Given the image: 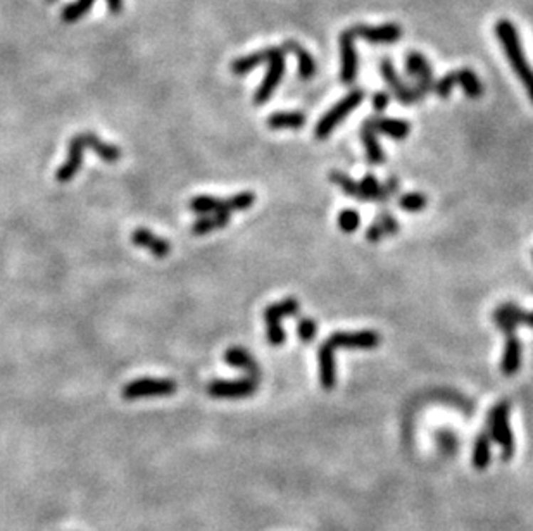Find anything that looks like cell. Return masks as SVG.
Returning a JSON list of instances; mask_svg holds the SVG:
<instances>
[{"label": "cell", "instance_id": "obj_35", "mask_svg": "<svg viewBox=\"0 0 533 531\" xmlns=\"http://www.w3.org/2000/svg\"><path fill=\"white\" fill-rule=\"evenodd\" d=\"M318 335V325L316 321H312L311 317H300L299 325H297V337L300 342L309 343L312 342Z\"/></svg>", "mask_w": 533, "mask_h": 531}, {"label": "cell", "instance_id": "obj_39", "mask_svg": "<svg viewBox=\"0 0 533 531\" xmlns=\"http://www.w3.org/2000/svg\"><path fill=\"white\" fill-rule=\"evenodd\" d=\"M384 236H385L384 231H381V228L378 226L376 221H374L371 226L366 230V240H368V242H371V243H378L380 240H384Z\"/></svg>", "mask_w": 533, "mask_h": 531}, {"label": "cell", "instance_id": "obj_11", "mask_svg": "<svg viewBox=\"0 0 533 531\" xmlns=\"http://www.w3.org/2000/svg\"><path fill=\"white\" fill-rule=\"evenodd\" d=\"M85 142L81 138V135H76V137L71 138L68 147V157L66 161L60 164L59 169H57L56 178L59 183H68L71 182L73 178L76 177V173L80 171L81 164H83V150H85Z\"/></svg>", "mask_w": 533, "mask_h": 531}, {"label": "cell", "instance_id": "obj_8", "mask_svg": "<svg viewBox=\"0 0 533 531\" xmlns=\"http://www.w3.org/2000/svg\"><path fill=\"white\" fill-rule=\"evenodd\" d=\"M258 391V379L243 378L235 382L216 379L207 385V394L214 399H243L250 397Z\"/></svg>", "mask_w": 533, "mask_h": 531}, {"label": "cell", "instance_id": "obj_23", "mask_svg": "<svg viewBox=\"0 0 533 531\" xmlns=\"http://www.w3.org/2000/svg\"><path fill=\"white\" fill-rule=\"evenodd\" d=\"M231 214L230 212H216V214H207L202 216L201 219L194 223L192 233L194 235H206V233L221 230L230 223Z\"/></svg>", "mask_w": 533, "mask_h": 531}, {"label": "cell", "instance_id": "obj_13", "mask_svg": "<svg viewBox=\"0 0 533 531\" xmlns=\"http://www.w3.org/2000/svg\"><path fill=\"white\" fill-rule=\"evenodd\" d=\"M282 51H283V47H268V48H263V51L252 52V54L249 56H243V57H238V59H235L233 63H231L230 69L233 75L243 76V75H247V73H250L252 69L261 66V64H268L273 57Z\"/></svg>", "mask_w": 533, "mask_h": 531}, {"label": "cell", "instance_id": "obj_41", "mask_svg": "<svg viewBox=\"0 0 533 531\" xmlns=\"http://www.w3.org/2000/svg\"><path fill=\"white\" fill-rule=\"evenodd\" d=\"M384 189H385L386 195H389V197H394V195H397L399 190H401V185H399V179L397 178H389L384 183Z\"/></svg>", "mask_w": 533, "mask_h": 531}, {"label": "cell", "instance_id": "obj_22", "mask_svg": "<svg viewBox=\"0 0 533 531\" xmlns=\"http://www.w3.org/2000/svg\"><path fill=\"white\" fill-rule=\"evenodd\" d=\"M268 128L270 130H300L307 120L302 112H275L268 117Z\"/></svg>", "mask_w": 533, "mask_h": 531}, {"label": "cell", "instance_id": "obj_19", "mask_svg": "<svg viewBox=\"0 0 533 531\" xmlns=\"http://www.w3.org/2000/svg\"><path fill=\"white\" fill-rule=\"evenodd\" d=\"M522 359H523V345L518 338L512 335L507 337L506 347H504L502 352V361H500V369L506 377L518 373V369L522 367Z\"/></svg>", "mask_w": 533, "mask_h": 531}, {"label": "cell", "instance_id": "obj_10", "mask_svg": "<svg viewBox=\"0 0 533 531\" xmlns=\"http://www.w3.org/2000/svg\"><path fill=\"white\" fill-rule=\"evenodd\" d=\"M356 38H363L371 43H394L402 38V28L396 23H385L380 26H366L357 24L351 28Z\"/></svg>", "mask_w": 533, "mask_h": 531}, {"label": "cell", "instance_id": "obj_30", "mask_svg": "<svg viewBox=\"0 0 533 531\" xmlns=\"http://www.w3.org/2000/svg\"><path fill=\"white\" fill-rule=\"evenodd\" d=\"M329 179H332V183H335L337 186H340V189L344 190L345 194L351 195L352 199H357V200H361V202H366L363 189H361V183L354 182L352 178L347 177V174L340 173V171H332V173H329Z\"/></svg>", "mask_w": 533, "mask_h": 531}, {"label": "cell", "instance_id": "obj_32", "mask_svg": "<svg viewBox=\"0 0 533 531\" xmlns=\"http://www.w3.org/2000/svg\"><path fill=\"white\" fill-rule=\"evenodd\" d=\"M428 206V199L426 195L420 191H411V194H402L399 197V207L406 212H420Z\"/></svg>", "mask_w": 533, "mask_h": 531}, {"label": "cell", "instance_id": "obj_1", "mask_svg": "<svg viewBox=\"0 0 533 531\" xmlns=\"http://www.w3.org/2000/svg\"><path fill=\"white\" fill-rule=\"evenodd\" d=\"M495 35L502 47L504 54H506L507 61H510L512 71L516 73V76L522 80V83L527 88L528 97H530L533 104V69L528 64L527 56H524L522 40L518 36V30L512 24L510 19H499L495 23Z\"/></svg>", "mask_w": 533, "mask_h": 531}, {"label": "cell", "instance_id": "obj_18", "mask_svg": "<svg viewBox=\"0 0 533 531\" xmlns=\"http://www.w3.org/2000/svg\"><path fill=\"white\" fill-rule=\"evenodd\" d=\"M320 382L324 390H332L337 383V367H335V349L328 345L327 342L320 347Z\"/></svg>", "mask_w": 533, "mask_h": 531}, {"label": "cell", "instance_id": "obj_42", "mask_svg": "<svg viewBox=\"0 0 533 531\" xmlns=\"http://www.w3.org/2000/svg\"><path fill=\"white\" fill-rule=\"evenodd\" d=\"M105 4H107V11L112 16L121 14L125 11V0H105Z\"/></svg>", "mask_w": 533, "mask_h": 531}, {"label": "cell", "instance_id": "obj_29", "mask_svg": "<svg viewBox=\"0 0 533 531\" xmlns=\"http://www.w3.org/2000/svg\"><path fill=\"white\" fill-rule=\"evenodd\" d=\"M492 461L490 452V435L488 433H480L477 442L473 447V466L477 469H485Z\"/></svg>", "mask_w": 533, "mask_h": 531}, {"label": "cell", "instance_id": "obj_12", "mask_svg": "<svg viewBox=\"0 0 533 531\" xmlns=\"http://www.w3.org/2000/svg\"><path fill=\"white\" fill-rule=\"evenodd\" d=\"M406 71H408L409 76L416 78V87L425 95L433 90V71H431V66L428 61H426V57L421 56L420 52H409L406 56Z\"/></svg>", "mask_w": 533, "mask_h": 531}, {"label": "cell", "instance_id": "obj_2", "mask_svg": "<svg viewBox=\"0 0 533 531\" xmlns=\"http://www.w3.org/2000/svg\"><path fill=\"white\" fill-rule=\"evenodd\" d=\"M363 100H364L363 90L356 88V90H352V92H349L347 95H345L342 100L337 102V104L333 105L327 114H323V117H321L315 128L316 138L323 140V138L329 137V135L333 133V130H335L337 126H339L340 122L354 111V109L359 107V105L363 104Z\"/></svg>", "mask_w": 533, "mask_h": 531}, {"label": "cell", "instance_id": "obj_17", "mask_svg": "<svg viewBox=\"0 0 533 531\" xmlns=\"http://www.w3.org/2000/svg\"><path fill=\"white\" fill-rule=\"evenodd\" d=\"M225 362L231 367H238V369L246 371L249 378L258 379L261 378V367L254 361V357L247 352L242 347H230L225 352Z\"/></svg>", "mask_w": 533, "mask_h": 531}, {"label": "cell", "instance_id": "obj_26", "mask_svg": "<svg viewBox=\"0 0 533 531\" xmlns=\"http://www.w3.org/2000/svg\"><path fill=\"white\" fill-rule=\"evenodd\" d=\"M299 302L292 299V297H288V299H283L276 302V304L268 305V307L264 309V320L280 321L283 320V317H292L299 312Z\"/></svg>", "mask_w": 533, "mask_h": 531}, {"label": "cell", "instance_id": "obj_14", "mask_svg": "<svg viewBox=\"0 0 533 531\" xmlns=\"http://www.w3.org/2000/svg\"><path fill=\"white\" fill-rule=\"evenodd\" d=\"M524 310L516 304H502L494 312V322L506 337H512L519 325H524Z\"/></svg>", "mask_w": 533, "mask_h": 531}, {"label": "cell", "instance_id": "obj_34", "mask_svg": "<svg viewBox=\"0 0 533 531\" xmlns=\"http://www.w3.org/2000/svg\"><path fill=\"white\" fill-rule=\"evenodd\" d=\"M337 223H339V228L344 233H354L359 228L361 216L354 209H344L337 218Z\"/></svg>", "mask_w": 533, "mask_h": 531}, {"label": "cell", "instance_id": "obj_9", "mask_svg": "<svg viewBox=\"0 0 533 531\" xmlns=\"http://www.w3.org/2000/svg\"><path fill=\"white\" fill-rule=\"evenodd\" d=\"M340 80L342 83L351 85L357 78V68H359V61H357V51H356V35L352 30L342 31L340 38Z\"/></svg>", "mask_w": 533, "mask_h": 531}, {"label": "cell", "instance_id": "obj_25", "mask_svg": "<svg viewBox=\"0 0 533 531\" xmlns=\"http://www.w3.org/2000/svg\"><path fill=\"white\" fill-rule=\"evenodd\" d=\"M455 75H458V85L463 88V92H465L470 99H480V97L483 95V83L482 80L475 75L473 69H459V71H455Z\"/></svg>", "mask_w": 533, "mask_h": 531}, {"label": "cell", "instance_id": "obj_27", "mask_svg": "<svg viewBox=\"0 0 533 531\" xmlns=\"http://www.w3.org/2000/svg\"><path fill=\"white\" fill-rule=\"evenodd\" d=\"M190 209L202 216L216 214V212H226L225 200L213 197V195H197V197L190 200Z\"/></svg>", "mask_w": 533, "mask_h": 531}, {"label": "cell", "instance_id": "obj_20", "mask_svg": "<svg viewBox=\"0 0 533 531\" xmlns=\"http://www.w3.org/2000/svg\"><path fill=\"white\" fill-rule=\"evenodd\" d=\"M285 52H292L297 57V68H299L300 80H311L316 75V61L300 43L288 40L283 43Z\"/></svg>", "mask_w": 533, "mask_h": 531}, {"label": "cell", "instance_id": "obj_4", "mask_svg": "<svg viewBox=\"0 0 533 531\" xmlns=\"http://www.w3.org/2000/svg\"><path fill=\"white\" fill-rule=\"evenodd\" d=\"M176 391V383L173 379L142 378L130 382L123 388V397L126 400L145 399V397H168Z\"/></svg>", "mask_w": 533, "mask_h": 531}, {"label": "cell", "instance_id": "obj_6", "mask_svg": "<svg viewBox=\"0 0 533 531\" xmlns=\"http://www.w3.org/2000/svg\"><path fill=\"white\" fill-rule=\"evenodd\" d=\"M380 73H381V76H384V80L386 81V85H389V87L392 88V92L396 93V97L401 104H404V105L418 104V102L425 97V93H423L420 88L408 87V85L401 80V76L396 73V68H394L392 61H390L389 57H385V59L380 63Z\"/></svg>", "mask_w": 533, "mask_h": 531}, {"label": "cell", "instance_id": "obj_15", "mask_svg": "<svg viewBox=\"0 0 533 531\" xmlns=\"http://www.w3.org/2000/svg\"><path fill=\"white\" fill-rule=\"evenodd\" d=\"M363 126L373 130L374 133H384L386 137L396 138V140H402L411 132V125L408 121L392 120V117H369L368 121H364Z\"/></svg>", "mask_w": 533, "mask_h": 531}, {"label": "cell", "instance_id": "obj_24", "mask_svg": "<svg viewBox=\"0 0 533 531\" xmlns=\"http://www.w3.org/2000/svg\"><path fill=\"white\" fill-rule=\"evenodd\" d=\"M361 140H363V145L366 149V157H368V161L374 166L384 164L385 159H386L385 150L381 149L380 142H378V138H376V133H374L373 130H369V128H366V126H363V128H361Z\"/></svg>", "mask_w": 533, "mask_h": 531}, {"label": "cell", "instance_id": "obj_43", "mask_svg": "<svg viewBox=\"0 0 533 531\" xmlns=\"http://www.w3.org/2000/svg\"><path fill=\"white\" fill-rule=\"evenodd\" d=\"M524 325L533 328V312H527L524 314Z\"/></svg>", "mask_w": 533, "mask_h": 531}, {"label": "cell", "instance_id": "obj_5", "mask_svg": "<svg viewBox=\"0 0 533 531\" xmlns=\"http://www.w3.org/2000/svg\"><path fill=\"white\" fill-rule=\"evenodd\" d=\"M381 337L371 330L363 332H335L329 335L327 343L332 349H347V350H371L380 345Z\"/></svg>", "mask_w": 533, "mask_h": 531}, {"label": "cell", "instance_id": "obj_3", "mask_svg": "<svg viewBox=\"0 0 533 531\" xmlns=\"http://www.w3.org/2000/svg\"><path fill=\"white\" fill-rule=\"evenodd\" d=\"M510 404L500 402L488 416V430L490 436L497 442L502 451V459L510 461L514 456V436H512L511 424H510Z\"/></svg>", "mask_w": 533, "mask_h": 531}, {"label": "cell", "instance_id": "obj_16", "mask_svg": "<svg viewBox=\"0 0 533 531\" xmlns=\"http://www.w3.org/2000/svg\"><path fill=\"white\" fill-rule=\"evenodd\" d=\"M132 242L138 245V247L145 248L149 251L150 254L157 259H162V257H168L171 252V245L168 240L161 238V236L154 235L152 231L145 230V228H138L132 233Z\"/></svg>", "mask_w": 533, "mask_h": 531}, {"label": "cell", "instance_id": "obj_40", "mask_svg": "<svg viewBox=\"0 0 533 531\" xmlns=\"http://www.w3.org/2000/svg\"><path fill=\"white\" fill-rule=\"evenodd\" d=\"M389 104H390V95H389V93H385V92L374 93V97H373V107H374V111H384V109L389 107Z\"/></svg>", "mask_w": 533, "mask_h": 531}, {"label": "cell", "instance_id": "obj_31", "mask_svg": "<svg viewBox=\"0 0 533 531\" xmlns=\"http://www.w3.org/2000/svg\"><path fill=\"white\" fill-rule=\"evenodd\" d=\"M93 4H95V0H75V2H71L69 6L64 7L63 12H60V19H63L64 23L80 21V19L92 9Z\"/></svg>", "mask_w": 533, "mask_h": 531}, {"label": "cell", "instance_id": "obj_7", "mask_svg": "<svg viewBox=\"0 0 533 531\" xmlns=\"http://www.w3.org/2000/svg\"><path fill=\"white\" fill-rule=\"evenodd\" d=\"M285 73V48L282 52H278L273 59L268 63V73L264 75L261 85L255 90L254 93V104L255 105H264L268 100L271 99L273 93L278 88L280 81H282Z\"/></svg>", "mask_w": 533, "mask_h": 531}, {"label": "cell", "instance_id": "obj_36", "mask_svg": "<svg viewBox=\"0 0 533 531\" xmlns=\"http://www.w3.org/2000/svg\"><path fill=\"white\" fill-rule=\"evenodd\" d=\"M455 85H458V75H455V71H450L447 73L445 76H442L440 80L437 81V83L433 85V92L437 93L438 97H449V93L453 92Z\"/></svg>", "mask_w": 533, "mask_h": 531}, {"label": "cell", "instance_id": "obj_33", "mask_svg": "<svg viewBox=\"0 0 533 531\" xmlns=\"http://www.w3.org/2000/svg\"><path fill=\"white\" fill-rule=\"evenodd\" d=\"M255 195L252 191H240V194L233 195V197L225 200V209L226 212H237V211H247L249 207L254 206Z\"/></svg>", "mask_w": 533, "mask_h": 531}, {"label": "cell", "instance_id": "obj_21", "mask_svg": "<svg viewBox=\"0 0 533 531\" xmlns=\"http://www.w3.org/2000/svg\"><path fill=\"white\" fill-rule=\"evenodd\" d=\"M81 138H83L85 145L90 147L93 152L99 155L104 162H116L121 159V150L117 149V147L104 142L102 138L97 137L95 133H92V132L81 133Z\"/></svg>", "mask_w": 533, "mask_h": 531}, {"label": "cell", "instance_id": "obj_38", "mask_svg": "<svg viewBox=\"0 0 533 531\" xmlns=\"http://www.w3.org/2000/svg\"><path fill=\"white\" fill-rule=\"evenodd\" d=\"M374 221L378 223V226L381 228V231H384L385 236L396 235V233H399V230H401L397 219L394 218L392 214H389V212H384V214H380L376 219H374Z\"/></svg>", "mask_w": 533, "mask_h": 531}, {"label": "cell", "instance_id": "obj_28", "mask_svg": "<svg viewBox=\"0 0 533 531\" xmlns=\"http://www.w3.org/2000/svg\"><path fill=\"white\" fill-rule=\"evenodd\" d=\"M359 183H361V189H363L366 202H378V204L389 202L390 197L386 195L384 185H381V183L378 182L373 174H366V177L363 178V182H359Z\"/></svg>", "mask_w": 533, "mask_h": 531}, {"label": "cell", "instance_id": "obj_37", "mask_svg": "<svg viewBox=\"0 0 533 531\" xmlns=\"http://www.w3.org/2000/svg\"><path fill=\"white\" fill-rule=\"evenodd\" d=\"M266 338L271 345H282L287 338L280 321H266Z\"/></svg>", "mask_w": 533, "mask_h": 531}]
</instances>
